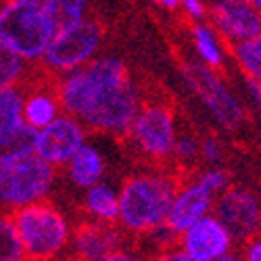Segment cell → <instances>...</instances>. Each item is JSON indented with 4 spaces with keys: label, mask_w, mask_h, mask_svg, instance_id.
<instances>
[{
    "label": "cell",
    "mask_w": 261,
    "mask_h": 261,
    "mask_svg": "<svg viewBox=\"0 0 261 261\" xmlns=\"http://www.w3.org/2000/svg\"><path fill=\"white\" fill-rule=\"evenodd\" d=\"M182 173L178 169L155 167L150 171H140L123 180L117 190L119 217L117 226L127 238L146 236L167 222V213L173 201Z\"/></svg>",
    "instance_id": "6da1fadb"
},
{
    "label": "cell",
    "mask_w": 261,
    "mask_h": 261,
    "mask_svg": "<svg viewBox=\"0 0 261 261\" xmlns=\"http://www.w3.org/2000/svg\"><path fill=\"white\" fill-rule=\"evenodd\" d=\"M17 228L25 259L57 261L69 253L73 224L53 201L44 199L9 211Z\"/></svg>",
    "instance_id": "7a4b0ae2"
},
{
    "label": "cell",
    "mask_w": 261,
    "mask_h": 261,
    "mask_svg": "<svg viewBox=\"0 0 261 261\" xmlns=\"http://www.w3.org/2000/svg\"><path fill=\"white\" fill-rule=\"evenodd\" d=\"M132 82V75L115 59H100L73 69L67 77H61V109L82 121L105 100L117 94Z\"/></svg>",
    "instance_id": "3957f363"
},
{
    "label": "cell",
    "mask_w": 261,
    "mask_h": 261,
    "mask_svg": "<svg viewBox=\"0 0 261 261\" xmlns=\"http://www.w3.org/2000/svg\"><path fill=\"white\" fill-rule=\"evenodd\" d=\"M138 150V155L150 165L163 167L171 161L173 142H176V113L167 98L140 92V109L125 134Z\"/></svg>",
    "instance_id": "277c9868"
},
{
    "label": "cell",
    "mask_w": 261,
    "mask_h": 261,
    "mask_svg": "<svg viewBox=\"0 0 261 261\" xmlns=\"http://www.w3.org/2000/svg\"><path fill=\"white\" fill-rule=\"evenodd\" d=\"M55 30L42 5L9 0L0 7V42L25 61H38L46 53Z\"/></svg>",
    "instance_id": "5b68a950"
},
{
    "label": "cell",
    "mask_w": 261,
    "mask_h": 261,
    "mask_svg": "<svg viewBox=\"0 0 261 261\" xmlns=\"http://www.w3.org/2000/svg\"><path fill=\"white\" fill-rule=\"evenodd\" d=\"M55 178L57 167L36 153L0 163V207L13 211L48 199Z\"/></svg>",
    "instance_id": "8992f818"
},
{
    "label": "cell",
    "mask_w": 261,
    "mask_h": 261,
    "mask_svg": "<svg viewBox=\"0 0 261 261\" xmlns=\"http://www.w3.org/2000/svg\"><path fill=\"white\" fill-rule=\"evenodd\" d=\"M102 36V25L96 19L80 21L75 28L61 32L50 40L46 53L42 55V63L53 71H73L92 59Z\"/></svg>",
    "instance_id": "52a82bcc"
},
{
    "label": "cell",
    "mask_w": 261,
    "mask_h": 261,
    "mask_svg": "<svg viewBox=\"0 0 261 261\" xmlns=\"http://www.w3.org/2000/svg\"><path fill=\"white\" fill-rule=\"evenodd\" d=\"M184 75L192 90L201 96L213 117L228 129L241 127L245 121V107L236 100V96L228 90V86L217 77L215 69H209L207 65L188 63L184 67Z\"/></svg>",
    "instance_id": "ba28073f"
},
{
    "label": "cell",
    "mask_w": 261,
    "mask_h": 261,
    "mask_svg": "<svg viewBox=\"0 0 261 261\" xmlns=\"http://www.w3.org/2000/svg\"><path fill=\"white\" fill-rule=\"evenodd\" d=\"M213 215L232 234L236 245L261 234V201L243 186H230L215 199Z\"/></svg>",
    "instance_id": "9c48e42d"
},
{
    "label": "cell",
    "mask_w": 261,
    "mask_h": 261,
    "mask_svg": "<svg viewBox=\"0 0 261 261\" xmlns=\"http://www.w3.org/2000/svg\"><path fill=\"white\" fill-rule=\"evenodd\" d=\"M176 245L192 261H213L236 249L232 234L213 213L186 228L182 234H178Z\"/></svg>",
    "instance_id": "30bf717a"
},
{
    "label": "cell",
    "mask_w": 261,
    "mask_h": 261,
    "mask_svg": "<svg viewBox=\"0 0 261 261\" xmlns=\"http://www.w3.org/2000/svg\"><path fill=\"white\" fill-rule=\"evenodd\" d=\"M209 15L213 30L230 46L261 32V11L249 0H215Z\"/></svg>",
    "instance_id": "8fae6325"
},
{
    "label": "cell",
    "mask_w": 261,
    "mask_h": 261,
    "mask_svg": "<svg viewBox=\"0 0 261 261\" xmlns=\"http://www.w3.org/2000/svg\"><path fill=\"white\" fill-rule=\"evenodd\" d=\"M215 199L217 197L197 180V176H182L165 224L176 234H182L186 228L213 213Z\"/></svg>",
    "instance_id": "7c38bea8"
},
{
    "label": "cell",
    "mask_w": 261,
    "mask_h": 261,
    "mask_svg": "<svg viewBox=\"0 0 261 261\" xmlns=\"http://www.w3.org/2000/svg\"><path fill=\"white\" fill-rule=\"evenodd\" d=\"M84 146V129L71 117H57L36 134V155L53 167L67 165Z\"/></svg>",
    "instance_id": "4fadbf2b"
},
{
    "label": "cell",
    "mask_w": 261,
    "mask_h": 261,
    "mask_svg": "<svg viewBox=\"0 0 261 261\" xmlns=\"http://www.w3.org/2000/svg\"><path fill=\"white\" fill-rule=\"evenodd\" d=\"M125 241L127 236L117 224H102L84 217V222L73 226L69 253L88 261H98L113 249L125 245Z\"/></svg>",
    "instance_id": "5bb4252c"
},
{
    "label": "cell",
    "mask_w": 261,
    "mask_h": 261,
    "mask_svg": "<svg viewBox=\"0 0 261 261\" xmlns=\"http://www.w3.org/2000/svg\"><path fill=\"white\" fill-rule=\"evenodd\" d=\"M82 207L86 213V220H94L102 224H117L119 199H117V190H113L109 184L98 182L90 188H86Z\"/></svg>",
    "instance_id": "9a60e30c"
},
{
    "label": "cell",
    "mask_w": 261,
    "mask_h": 261,
    "mask_svg": "<svg viewBox=\"0 0 261 261\" xmlns=\"http://www.w3.org/2000/svg\"><path fill=\"white\" fill-rule=\"evenodd\" d=\"M67 171L69 178L75 186L80 188H90L94 184H98L102 180L105 173V163L100 159V155L90 146H80L77 153L69 159L67 163Z\"/></svg>",
    "instance_id": "2e32d148"
},
{
    "label": "cell",
    "mask_w": 261,
    "mask_h": 261,
    "mask_svg": "<svg viewBox=\"0 0 261 261\" xmlns=\"http://www.w3.org/2000/svg\"><path fill=\"white\" fill-rule=\"evenodd\" d=\"M86 3L88 0H46L42 5V9H44L50 25L55 30V36L75 28L80 21H84Z\"/></svg>",
    "instance_id": "e0dca14e"
},
{
    "label": "cell",
    "mask_w": 261,
    "mask_h": 261,
    "mask_svg": "<svg viewBox=\"0 0 261 261\" xmlns=\"http://www.w3.org/2000/svg\"><path fill=\"white\" fill-rule=\"evenodd\" d=\"M192 42L197 48L201 61L207 65L209 69H220L224 65V46L222 38L217 32L205 23H194L192 25Z\"/></svg>",
    "instance_id": "ac0fdd59"
},
{
    "label": "cell",
    "mask_w": 261,
    "mask_h": 261,
    "mask_svg": "<svg viewBox=\"0 0 261 261\" xmlns=\"http://www.w3.org/2000/svg\"><path fill=\"white\" fill-rule=\"evenodd\" d=\"M232 55L241 71L247 75V80L261 84V32L249 40L234 44Z\"/></svg>",
    "instance_id": "d6986e66"
},
{
    "label": "cell",
    "mask_w": 261,
    "mask_h": 261,
    "mask_svg": "<svg viewBox=\"0 0 261 261\" xmlns=\"http://www.w3.org/2000/svg\"><path fill=\"white\" fill-rule=\"evenodd\" d=\"M23 123V92L19 86L0 90V134Z\"/></svg>",
    "instance_id": "ffe728a7"
},
{
    "label": "cell",
    "mask_w": 261,
    "mask_h": 261,
    "mask_svg": "<svg viewBox=\"0 0 261 261\" xmlns=\"http://www.w3.org/2000/svg\"><path fill=\"white\" fill-rule=\"evenodd\" d=\"M28 63L23 57H19L17 53H13L9 46H5L0 42V90L3 88H13L19 86L21 80L28 73Z\"/></svg>",
    "instance_id": "44dd1931"
},
{
    "label": "cell",
    "mask_w": 261,
    "mask_h": 261,
    "mask_svg": "<svg viewBox=\"0 0 261 261\" xmlns=\"http://www.w3.org/2000/svg\"><path fill=\"white\" fill-rule=\"evenodd\" d=\"M0 261H25L23 247L9 211H0Z\"/></svg>",
    "instance_id": "7402d4cb"
},
{
    "label": "cell",
    "mask_w": 261,
    "mask_h": 261,
    "mask_svg": "<svg viewBox=\"0 0 261 261\" xmlns=\"http://www.w3.org/2000/svg\"><path fill=\"white\" fill-rule=\"evenodd\" d=\"M199 159H201V138H197L194 134H178L171 155V163L176 165V169L182 176H186L184 169H194Z\"/></svg>",
    "instance_id": "603a6c76"
},
{
    "label": "cell",
    "mask_w": 261,
    "mask_h": 261,
    "mask_svg": "<svg viewBox=\"0 0 261 261\" xmlns=\"http://www.w3.org/2000/svg\"><path fill=\"white\" fill-rule=\"evenodd\" d=\"M197 176V180L211 192V194H215V197H220L222 192H226L232 184H230V176L224 171V169H220V167H209V169H205V171H199V173H194Z\"/></svg>",
    "instance_id": "cb8c5ba5"
},
{
    "label": "cell",
    "mask_w": 261,
    "mask_h": 261,
    "mask_svg": "<svg viewBox=\"0 0 261 261\" xmlns=\"http://www.w3.org/2000/svg\"><path fill=\"white\" fill-rule=\"evenodd\" d=\"M224 157V148L220 144V140L213 138V136H207L201 140V159L209 165H217Z\"/></svg>",
    "instance_id": "d4e9b609"
},
{
    "label": "cell",
    "mask_w": 261,
    "mask_h": 261,
    "mask_svg": "<svg viewBox=\"0 0 261 261\" xmlns=\"http://www.w3.org/2000/svg\"><path fill=\"white\" fill-rule=\"evenodd\" d=\"M98 261H146V259H144L142 253H138L136 249H129V247L121 245V247L113 249L111 253H107V255H105L102 259H98Z\"/></svg>",
    "instance_id": "484cf974"
},
{
    "label": "cell",
    "mask_w": 261,
    "mask_h": 261,
    "mask_svg": "<svg viewBox=\"0 0 261 261\" xmlns=\"http://www.w3.org/2000/svg\"><path fill=\"white\" fill-rule=\"evenodd\" d=\"M238 253H241L243 261H261V234L245 241Z\"/></svg>",
    "instance_id": "4316f807"
},
{
    "label": "cell",
    "mask_w": 261,
    "mask_h": 261,
    "mask_svg": "<svg viewBox=\"0 0 261 261\" xmlns=\"http://www.w3.org/2000/svg\"><path fill=\"white\" fill-rule=\"evenodd\" d=\"M148 261H192L178 245H173V247H169V249H165V251H159L157 255H153Z\"/></svg>",
    "instance_id": "83f0119b"
},
{
    "label": "cell",
    "mask_w": 261,
    "mask_h": 261,
    "mask_svg": "<svg viewBox=\"0 0 261 261\" xmlns=\"http://www.w3.org/2000/svg\"><path fill=\"white\" fill-rule=\"evenodd\" d=\"M180 5L184 7L186 15H190L192 19H203L205 17V5L201 3V0H180Z\"/></svg>",
    "instance_id": "f1b7e54d"
},
{
    "label": "cell",
    "mask_w": 261,
    "mask_h": 261,
    "mask_svg": "<svg viewBox=\"0 0 261 261\" xmlns=\"http://www.w3.org/2000/svg\"><path fill=\"white\" fill-rule=\"evenodd\" d=\"M247 86H249V92H251V96H253V100H255V105L259 109V113H261V84L247 80Z\"/></svg>",
    "instance_id": "f546056e"
},
{
    "label": "cell",
    "mask_w": 261,
    "mask_h": 261,
    "mask_svg": "<svg viewBox=\"0 0 261 261\" xmlns=\"http://www.w3.org/2000/svg\"><path fill=\"white\" fill-rule=\"evenodd\" d=\"M213 261H243V257H241V253L234 249V251H230V253H226V255H222V257L213 259Z\"/></svg>",
    "instance_id": "4dcf8cb0"
},
{
    "label": "cell",
    "mask_w": 261,
    "mask_h": 261,
    "mask_svg": "<svg viewBox=\"0 0 261 261\" xmlns=\"http://www.w3.org/2000/svg\"><path fill=\"white\" fill-rule=\"evenodd\" d=\"M57 261H88V259H84V257H77V255H73V253H65L61 259H57Z\"/></svg>",
    "instance_id": "1f68e13d"
},
{
    "label": "cell",
    "mask_w": 261,
    "mask_h": 261,
    "mask_svg": "<svg viewBox=\"0 0 261 261\" xmlns=\"http://www.w3.org/2000/svg\"><path fill=\"white\" fill-rule=\"evenodd\" d=\"M157 3H161L163 7H169V9H173V7H176V5L180 3V0H157Z\"/></svg>",
    "instance_id": "d6a6232c"
},
{
    "label": "cell",
    "mask_w": 261,
    "mask_h": 261,
    "mask_svg": "<svg viewBox=\"0 0 261 261\" xmlns=\"http://www.w3.org/2000/svg\"><path fill=\"white\" fill-rule=\"evenodd\" d=\"M19 3H34V5H44L46 0H19Z\"/></svg>",
    "instance_id": "836d02e7"
},
{
    "label": "cell",
    "mask_w": 261,
    "mask_h": 261,
    "mask_svg": "<svg viewBox=\"0 0 261 261\" xmlns=\"http://www.w3.org/2000/svg\"><path fill=\"white\" fill-rule=\"evenodd\" d=\"M249 3H251L255 9H259V11H261V0H249Z\"/></svg>",
    "instance_id": "e575fe53"
},
{
    "label": "cell",
    "mask_w": 261,
    "mask_h": 261,
    "mask_svg": "<svg viewBox=\"0 0 261 261\" xmlns=\"http://www.w3.org/2000/svg\"><path fill=\"white\" fill-rule=\"evenodd\" d=\"M25 261H30V259H25Z\"/></svg>",
    "instance_id": "d590c367"
}]
</instances>
